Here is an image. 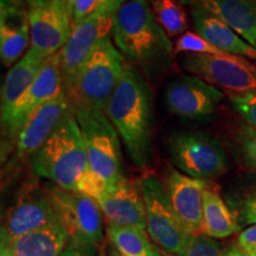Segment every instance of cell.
Wrapping results in <instances>:
<instances>
[{"label":"cell","mask_w":256,"mask_h":256,"mask_svg":"<svg viewBox=\"0 0 256 256\" xmlns=\"http://www.w3.org/2000/svg\"><path fill=\"white\" fill-rule=\"evenodd\" d=\"M236 146L243 162L256 170V126L243 124L236 136Z\"/></svg>","instance_id":"f1b7e54d"},{"label":"cell","mask_w":256,"mask_h":256,"mask_svg":"<svg viewBox=\"0 0 256 256\" xmlns=\"http://www.w3.org/2000/svg\"><path fill=\"white\" fill-rule=\"evenodd\" d=\"M139 180L146 206L147 234L162 252L184 256L194 235L176 212L164 182L151 174Z\"/></svg>","instance_id":"8992f818"},{"label":"cell","mask_w":256,"mask_h":256,"mask_svg":"<svg viewBox=\"0 0 256 256\" xmlns=\"http://www.w3.org/2000/svg\"><path fill=\"white\" fill-rule=\"evenodd\" d=\"M164 256H178V255H174V254H168V252H164Z\"/></svg>","instance_id":"d590c367"},{"label":"cell","mask_w":256,"mask_h":256,"mask_svg":"<svg viewBox=\"0 0 256 256\" xmlns=\"http://www.w3.org/2000/svg\"><path fill=\"white\" fill-rule=\"evenodd\" d=\"M127 0H66L72 28L90 16L116 14Z\"/></svg>","instance_id":"484cf974"},{"label":"cell","mask_w":256,"mask_h":256,"mask_svg":"<svg viewBox=\"0 0 256 256\" xmlns=\"http://www.w3.org/2000/svg\"><path fill=\"white\" fill-rule=\"evenodd\" d=\"M56 218L69 236V241L98 254L104 238V214L94 198L69 191L57 185H46Z\"/></svg>","instance_id":"5b68a950"},{"label":"cell","mask_w":256,"mask_h":256,"mask_svg":"<svg viewBox=\"0 0 256 256\" xmlns=\"http://www.w3.org/2000/svg\"><path fill=\"white\" fill-rule=\"evenodd\" d=\"M114 43L130 64L146 76L166 68L174 49L156 20L148 0H127L114 16Z\"/></svg>","instance_id":"3957f363"},{"label":"cell","mask_w":256,"mask_h":256,"mask_svg":"<svg viewBox=\"0 0 256 256\" xmlns=\"http://www.w3.org/2000/svg\"><path fill=\"white\" fill-rule=\"evenodd\" d=\"M31 43L28 8L0 14V57L5 66L17 63Z\"/></svg>","instance_id":"44dd1931"},{"label":"cell","mask_w":256,"mask_h":256,"mask_svg":"<svg viewBox=\"0 0 256 256\" xmlns=\"http://www.w3.org/2000/svg\"><path fill=\"white\" fill-rule=\"evenodd\" d=\"M126 63L113 40L110 37L104 38L83 64L72 88L66 92L72 108L104 110Z\"/></svg>","instance_id":"277c9868"},{"label":"cell","mask_w":256,"mask_h":256,"mask_svg":"<svg viewBox=\"0 0 256 256\" xmlns=\"http://www.w3.org/2000/svg\"><path fill=\"white\" fill-rule=\"evenodd\" d=\"M184 256H241L235 242L223 244L215 238L200 234L191 238Z\"/></svg>","instance_id":"83f0119b"},{"label":"cell","mask_w":256,"mask_h":256,"mask_svg":"<svg viewBox=\"0 0 256 256\" xmlns=\"http://www.w3.org/2000/svg\"><path fill=\"white\" fill-rule=\"evenodd\" d=\"M235 244L243 255L256 254V224L243 229L238 234Z\"/></svg>","instance_id":"4dcf8cb0"},{"label":"cell","mask_w":256,"mask_h":256,"mask_svg":"<svg viewBox=\"0 0 256 256\" xmlns=\"http://www.w3.org/2000/svg\"><path fill=\"white\" fill-rule=\"evenodd\" d=\"M106 232L112 246L124 256H164L146 230L107 222Z\"/></svg>","instance_id":"cb8c5ba5"},{"label":"cell","mask_w":256,"mask_h":256,"mask_svg":"<svg viewBox=\"0 0 256 256\" xmlns=\"http://www.w3.org/2000/svg\"><path fill=\"white\" fill-rule=\"evenodd\" d=\"M25 2L26 0H0V14L2 12H11L17 11V10L28 8Z\"/></svg>","instance_id":"1f68e13d"},{"label":"cell","mask_w":256,"mask_h":256,"mask_svg":"<svg viewBox=\"0 0 256 256\" xmlns=\"http://www.w3.org/2000/svg\"><path fill=\"white\" fill-rule=\"evenodd\" d=\"M104 113L122 139L133 164L145 168L152 154V94L142 74L133 64L126 63Z\"/></svg>","instance_id":"7a4b0ae2"},{"label":"cell","mask_w":256,"mask_h":256,"mask_svg":"<svg viewBox=\"0 0 256 256\" xmlns=\"http://www.w3.org/2000/svg\"><path fill=\"white\" fill-rule=\"evenodd\" d=\"M156 20L170 38L185 34L188 26V14L180 0H148Z\"/></svg>","instance_id":"d4e9b609"},{"label":"cell","mask_w":256,"mask_h":256,"mask_svg":"<svg viewBox=\"0 0 256 256\" xmlns=\"http://www.w3.org/2000/svg\"><path fill=\"white\" fill-rule=\"evenodd\" d=\"M56 223H58V220L46 188H40L34 183H28L18 194L14 206L8 208L2 217L0 242H8L42 226Z\"/></svg>","instance_id":"4fadbf2b"},{"label":"cell","mask_w":256,"mask_h":256,"mask_svg":"<svg viewBox=\"0 0 256 256\" xmlns=\"http://www.w3.org/2000/svg\"><path fill=\"white\" fill-rule=\"evenodd\" d=\"M113 25V14H98L83 19L72 28L69 40L58 52L66 94L72 88L80 70L98 44L110 37Z\"/></svg>","instance_id":"7c38bea8"},{"label":"cell","mask_w":256,"mask_h":256,"mask_svg":"<svg viewBox=\"0 0 256 256\" xmlns=\"http://www.w3.org/2000/svg\"><path fill=\"white\" fill-rule=\"evenodd\" d=\"M31 48L50 57L60 52L72 32L66 0H28Z\"/></svg>","instance_id":"8fae6325"},{"label":"cell","mask_w":256,"mask_h":256,"mask_svg":"<svg viewBox=\"0 0 256 256\" xmlns=\"http://www.w3.org/2000/svg\"><path fill=\"white\" fill-rule=\"evenodd\" d=\"M26 2H28V0H26Z\"/></svg>","instance_id":"74e56055"},{"label":"cell","mask_w":256,"mask_h":256,"mask_svg":"<svg viewBox=\"0 0 256 256\" xmlns=\"http://www.w3.org/2000/svg\"><path fill=\"white\" fill-rule=\"evenodd\" d=\"M198 5L232 28L240 37L256 48V2L254 0H180Z\"/></svg>","instance_id":"d6986e66"},{"label":"cell","mask_w":256,"mask_h":256,"mask_svg":"<svg viewBox=\"0 0 256 256\" xmlns=\"http://www.w3.org/2000/svg\"><path fill=\"white\" fill-rule=\"evenodd\" d=\"M31 168L38 177L94 200H98L108 188L104 179L90 168L72 108L31 159Z\"/></svg>","instance_id":"6da1fadb"},{"label":"cell","mask_w":256,"mask_h":256,"mask_svg":"<svg viewBox=\"0 0 256 256\" xmlns=\"http://www.w3.org/2000/svg\"><path fill=\"white\" fill-rule=\"evenodd\" d=\"M168 152L178 171L192 178L210 180L229 168L222 142L209 132L191 130L172 134L168 139Z\"/></svg>","instance_id":"9c48e42d"},{"label":"cell","mask_w":256,"mask_h":256,"mask_svg":"<svg viewBox=\"0 0 256 256\" xmlns=\"http://www.w3.org/2000/svg\"><path fill=\"white\" fill-rule=\"evenodd\" d=\"M222 98V92L192 75L174 78L164 92V104L168 113L186 120L211 116Z\"/></svg>","instance_id":"5bb4252c"},{"label":"cell","mask_w":256,"mask_h":256,"mask_svg":"<svg viewBox=\"0 0 256 256\" xmlns=\"http://www.w3.org/2000/svg\"><path fill=\"white\" fill-rule=\"evenodd\" d=\"M180 66L229 98L256 92V66L242 56L183 54Z\"/></svg>","instance_id":"30bf717a"},{"label":"cell","mask_w":256,"mask_h":256,"mask_svg":"<svg viewBox=\"0 0 256 256\" xmlns=\"http://www.w3.org/2000/svg\"><path fill=\"white\" fill-rule=\"evenodd\" d=\"M96 202L108 223L146 230V206L140 180L124 177L110 185Z\"/></svg>","instance_id":"2e32d148"},{"label":"cell","mask_w":256,"mask_h":256,"mask_svg":"<svg viewBox=\"0 0 256 256\" xmlns=\"http://www.w3.org/2000/svg\"><path fill=\"white\" fill-rule=\"evenodd\" d=\"M241 229L238 217L211 184L204 191L203 234L211 238H226Z\"/></svg>","instance_id":"603a6c76"},{"label":"cell","mask_w":256,"mask_h":256,"mask_svg":"<svg viewBox=\"0 0 256 256\" xmlns=\"http://www.w3.org/2000/svg\"><path fill=\"white\" fill-rule=\"evenodd\" d=\"M72 108L69 98L63 94L32 115L16 139L12 165L34 158Z\"/></svg>","instance_id":"9a60e30c"},{"label":"cell","mask_w":256,"mask_h":256,"mask_svg":"<svg viewBox=\"0 0 256 256\" xmlns=\"http://www.w3.org/2000/svg\"><path fill=\"white\" fill-rule=\"evenodd\" d=\"M96 256H110V255H108V248L104 247V244H102L100 249H98V255H96Z\"/></svg>","instance_id":"e575fe53"},{"label":"cell","mask_w":256,"mask_h":256,"mask_svg":"<svg viewBox=\"0 0 256 256\" xmlns=\"http://www.w3.org/2000/svg\"><path fill=\"white\" fill-rule=\"evenodd\" d=\"M48 58L30 48L24 57L11 66L2 88V114H5L30 87Z\"/></svg>","instance_id":"7402d4cb"},{"label":"cell","mask_w":256,"mask_h":256,"mask_svg":"<svg viewBox=\"0 0 256 256\" xmlns=\"http://www.w3.org/2000/svg\"><path fill=\"white\" fill-rule=\"evenodd\" d=\"M164 184L176 212L188 232L194 236L203 234V198L210 182L168 168Z\"/></svg>","instance_id":"e0dca14e"},{"label":"cell","mask_w":256,"mask_h":256,"mask_svg":"<svg viewBox=\"0 0 256 256\" xmlns=\"http://www.w3.org/2000/svg\"><path fill=\"white\" fill-rule=\"evenodd\" d=\"M108 255L110 256H124L122 254H120V252H118L116 249L113 247V246H110V247H108Z\"/></svg>","instance_id":"836d02e7"},{"label":"cell","mask_w":256,"mask_h":256,"mask_svg":"<svg viewBox=\"0 0 256 256\" xmlns=\"http://www.w3.org/2000/svg\"><path fill=\"white\" fill-rule=\"evenodd\" d=\"M68 243L69 236L63 226L50 224L0 243V256H60Z\"/></svg>","instance_id":"ac0fdd59"},{"label":"cell","mask_w":256,"mask_h":256,"mask_svg":"<svg viewBox=\"0 0 256 256\" xmlns=\"http://www.w3.org/2000/svg\"><path fill=\"white\" fill-rule=\"evenodd\" d=\"M228 206L238 217L241 228L256 224V182L230 196Z\"/></svg>","instance_id":"4316f807"},{"label":"cell","mask_w":256,"mask_h":256,"mask_svg":"<svg viewBox=\"0 0 256 256\" xmlns=\"http://www.w3.org/2000/svg\"><path fill=\"white\" fill-rule=\"evenodd\" d=\"M188 6L196 34L226 52L256 60V48L248 44L232 28L200 6Z\"/></svg>","instance_id":"ffe728a7"},{"label":"cell","mask_w":256,"mask_h":256,"mask_svg":"<svg viewBox=\"0 0 256 256\" xmlns=\"http://www.w3.org/2000/svg\"><path fill=\"white\" fill-rule=\"evenodd\" d=\"M66 94L60 54L50 56L31 86L5 114H2V162L14 151L16 139L26 121L44 104Z\"/></svg>","instance_id":"52a82bcc"},{"label":"cell","mask_w":256,"mask_h":256,"mask_svg":"<svg viewBox=\"0 0 256 256\" xmlns=\"http://www.w3.org/2000/svg\"><path fill=\"white\" fill-rule=\"evenodd\" d=\"M98 254H92V252L86 250L84 248L80 247V246L75 244V243L70 242L68 243L66 249L62 252L60 256H96Z\"/></svg>","instance_id":"d6a6232c"},{"label":"cell","mask_w":256,"mask_h":256,"mask_svg":"<svg viewBox=\"0 0 256 256\" xmlns=\"http://www.w3.org/2000/svg\"><path fill=\"white\" fill-rule=\"evenodd\" d=\"M81 130L90 168L108 185L124 178L119 134L104 110L72 108Z\"/></svg>","instance_id":"ba28073f"},{"label":"cell","mask_w":256,"mask_h":256,"mask_svg":"<svg viewBox=\"0 0 256 256\" xmlns=\"http://www.w3.org/2000/svg\"><path fill=\"white\" fill-rule=\"evenodd\" d=\"M234 110L246 122L256 126V92L230 98Z\"/></svg>","instance_id":"f546056e"},{"label":"cell","mask_w":256,"mask_h":256,"mask_svg":"<svg viewBox=\"0 0 256 256\" xmlns=\"http://www.w3.org/2000/svg\"><path fill=\"white\" fill-rule=\"evenodd\" d=\"M241 256H256V254H250V255H243V254H241Z\"/></svg>","instance_id":"8d00e7d4"}]
</instances>
